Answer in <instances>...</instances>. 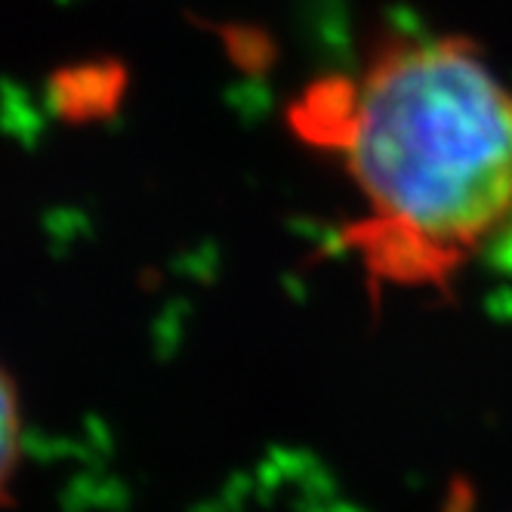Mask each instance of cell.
Here are the masks:
<instances>
[{
  "label": "cell",
  "instance_id": "1",
  "mask_svg": "<svg viewBox=\"0 0 512 512\" xmlns=\"http://www.w3.org/2000/svg\"><path fill=\"white\" fill-rule=\"evenodd\" d=\"M290 121L343 158L368 207L349 229L377 281L512 269V84L457 34H389L358 75L324 78Z\"/></svg>",
  "mask_w": 512,
  "mask_h": 512
},
{
  "label": "cell",
  "instance_id": "2",
  "mask_svg": "<svg viewBox=\"0 0 512 512\" xmlns=\"http://www.w3.org/2000/svg\"><path fill=\"white\" fill-rule=\"evenodd\" d=\"M22 454V405L19 389L10 371L0 364V503L7 500V488L16 475Z\"/></svg>",
  "mask_w": 512,
  "mask_h": 512
}]
</instances>
